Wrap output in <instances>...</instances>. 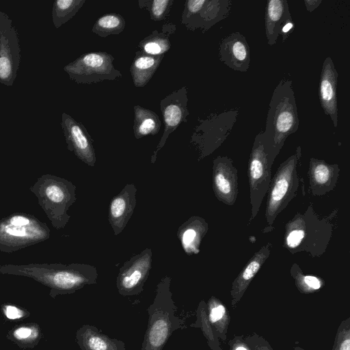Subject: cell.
Segmentation results:
<instances>
[{"label":"cell","mask_w":350,"mask_h":350,"mask_svg":"<svg viewBox=\"0 0 350 350\" xmlns=\"http://www.w3.org/2000/svg\"><path fill=\"white\" fill-rule=\"evenodd\" d=\"M0 273L24 276L47 286L49 295H69L86 285L96 284L98 272L91 265L72 263H30L0 265Z\"/></svg>","instance_id":"6da1fadb"},{"label":"cell","mask_w":350,"mask_h":350,"mask_svg":"<svg viewBox=\"0 0 350 350\" xmlns=\"http://www.w3.org/2000/svg\"><path fill=\"white\" fill-rule=\"evenodd\" d=\"M336 214L320 217L310 204L304 213H297L285 226L284 247L293 254L306 252L313 257L323 255L333 233Z\"/></svg>","instance_id":"7a4b0ae2"},{"label":"cell","mask_w":350,"mask_h":350,"mask_svg":"<svg viewBox=\"0 0 350 350\" xmlns=\"http://www.w3.org/2000/svg\"><path fill=\"white\" fill-rule=\"evenodd\" d=\"M171 278L165 275L157 284L155 297L148 306V321L141 350H162L172 333L184 321L176 315L177 306L170 291Z\"/></svg>","instance_id":"3957f363"},{"label":"cell","mask_w":350,"mask_h":350,"mask_svg":"<svg viewBox=\"0 0 350 350\" xmlns=\"http://www.w3.org/2000/svg\"><path fill=\"white\" fill-rule=\"evenodd\" d=\"M299 125L292 81L283 78L273 92L263 133L274 148L280 151L286 138L297 131Z\"/></svg>","instance_id":"277c9868"},{"label":"cell","mask_w":350,"mask_h":350,"mask_svg":"<svg viewBox=\"0 0 350 350\" xmlns=\"http://www.w3.org/2000/svg\"><path fill=\"white\" fill-rule=\"evenodd\" d=\"M53 228H64L70 216L69 208L75 202L76 186L66 178L46 174L30 187Z\"/></svg>","instance_id":"5b68a950"},{"label":"cell","mask_w":350,"mask_h":350,"mask_svg":"<svg viewBox=\"0 0 350 350\" xmlns=\"http://www.w3.org/2000/svg\"><path fill=\"white\" fill-rule=\"evenodd\" d=\"M280 151L278 150L263 132L255 137L248 162L251 217L249 223L257 216L271 182V167Z\"/></svg>","instance_id":"8992f818"},{"label":"cell","mask_w":350,"mask_h":350,"mask_svg":"<svg viewBox=\"0 0 350 350\" xmlns=\"http://www.w3.org/2000/svg\"><path fill=\"white\" fill-rule=\"evenodd\" d=\"M47 224L34 215L14 213L0 219V252L12 253L49 239Z\"/></svg>","instance_id":"52a82bcc"},{"label":"cell","mask_w":350,"mask_h":350,"mask_svg":"<svg viewBox=\"0 0 350 350\" xmlns=\"http://www.w3.org/2000/svg\"><path fill=\"white\" fill-rule=\"evenodd\" d=\"M301 154L299 146L295 153L280 165L271 179L265 209L267 222L271 229L277 216L297 195L300 180L297 169Z\"/></svg>","instance_id":"ba28073f"},{"label":"cell","mask_w":350,"mask_h":350,"mask_svg":"<svg viewBox=\"0 0 350 350\" xmlns=\"http://www.w3.org/2000/svg\"><path fill=\"white\" fill-rule=\"evenodd\" d=\"M239 110L231 109L210 114L199 120L191 142L199 150V160L211 154L230 135L238 116Z\"/></svg>","instance_id":"9c48e42d"},{"label":"cell","mask_w":350,"mask_h":350,"mask_svg":"<svg viewBox=\"0 0 350 350\" xmlns=\"http://www.w3.org/2000/svg\"><path fill=\"white\" fill-rule=\"evenodd\" d=\"M113 60V56L107 52H90L66 65L64 70L70 79L79 84L113 81L122 77V73L115 68Z\"/></svg>","instance_id":"30bf717a"},{"label":"cell","mask_w":350,"mask_h":350,"mask_svg":"<svg viewBox=\"0 0 350 350\" xmlns=\"http://www.w3.org/2000/svg\"><path fill=\"white\" fill-rule=\"evenodd\" d=\"M230 0H187L182 14V24L187 29L203 32L226 18L230 13Z\"/></svg>","instance_id":"8fae6325"},{"label":"cell","mask_w":350,"mask_h":350,"mask_svg":"<svg viewBox=\"0 0 350 350\" xmlns=\"http://www.w3.org/2000/svg\"><path fill=\"white\" fill-rule=\"evenodd\" d=\"M17 30L9 16L0 10V83L13 85L21 62Z\"/></svg>","instance_id":"7c38bea8"},{"label":"cell","mask_w":350,"mask_h":350,"mask_svg":"<svg viewBox=\"0 0 350 350\" xmlns=\"http://www.w3.org/2000/svg\"><path fill=\"white\" fill-rule=\"evenodd\" d=\"M152 250L146 248L126 260L119 269L116 286L120 295L133 296L144 291L152 267Z\"/></svg>","instance_id":"4fadbf2b"},{"label":"cell","mask_w":350,"mask_h":350,"mask_svg":"<svg viewBox=\"0 0 350 350\" xmlns=\"http://www.w3.org/2000/svg\"><path fill=\"white\" fill-rule=\"evenodd\" d=\"M188 100L187 89L185 86L172 92L161 100L160 107L163 118L164 129L163 135L151 157V163L156 161L158 152L164 146L170 135L182 122H187V116L189 115L187 108Z\"/></svg>","instance_id":"5bb4252c"},{"label":"cell","mask_w":350,"mask_h":350,"mask_svg":"<svg viewBox=\"0 0 350 350\" xmlns=\"http://www.w3.org/2000/svg\"><path fill=\"white\" fill-rule=\"evenodd\" d=\"M61 126L67 148L81 161L90 167L96 163L93 140L86 128L66 113L62 114Z\"/></svg>","instance_id":"9a60e30c"},{"label":"cell","mask_w":350,"mask_h":350,"mask_svg":"<svg viewBox=\"0 0 350 350\" xmlns=\"http://www.w3.org/2000/svg\"><path fill=\"white\" fill-rule=\"evenodd\" d=\"M213 189L219 201L234 205L238 196V174L233 161L227 156H218L213 161Z\"/></svg>","instance_id":"2e32d148"},{"label":"cell","mask_w":350,"mask_h":350,"mask_svg":"<svg viewBox=\"0 0 350 350\" xmlns=\"http://www.w3.org/2000/svg\"><path fill=\"white\" fill-rule=\"evenodd\" d=\"M219 60L235 71H247L250 64V49L246 38L233 32L224 38L219 47Z\"/></svg>","instance_id":"e0dca14e"},{"label":"cell","mask_w":350,"mask_h":350,"mask_svg":"<svg viewBox=\"0 0 350 350\" xmlns=\"http://www.w3.org/2000/svg\"><path fill=\"white\" fill-rule=\"evenodd\" d=\"M338 73L332 58L328 56L323 63L319 84V97L324 113L330 117L334 127L338 126Z\"/></svg>","instance_id":"ac0fdd59"},{"label":"cell","mask_w":350,"mask_h":350,"mask_svg":"<svg viewBox=\"0 0 350 350\" xmlns=\"http://www.w3.org/2000/svg\"><path fill=\"white\" fill-rule=\"evenodd\" d=\"M137 189L128 183L110 201L108 220L115 235L120 234L131 219L136 206Z\"/></svg>","instance_id":"d6986e66"},{"label":"cell","mask_w":350,"mask_h":350,"mask_svg":"<svg viewBox=\"0 0 350 350\" xmlns=\"http://www.w3.org/2000/svg\"><path fill=\"white\" fill-rule=\"evenodd\" d=\"M340 174L337 164H329L324 160L311 158L308 176L310 190L313 196H323L334 189Z\"/></svg>","instance_id":"ffe728a7"},{"label":"cell","mask_w":350,"mask_h":350,"mask_svg":"<svg viewBox=\"0 0 350 350\" xmlns=\"http://www.w3.org/2000/svg\"><path fill=\"white\" fill-rule=\"evenodd\" d=\"M293 21L286 0L267 1L265 14V35L270 46L275 44L280 35L282 28Z\"/></svg>","instance_id":"44dd1931"},{"label":"cell","mask_w":350,"mask_h":350,"mask_svg":"<svg viewBox=\"0 0 350 350\" xmlns=\"http://www.w3.org/2000/svg\"><path fill=\"white\" fill-rule=\"evenodd\" d=\"M76 341L81 350H126L122 340L110 338L90 324H84L77 329Z\"/></svg>","instance_id":"7402d4cb"},{"label":"cell","mask_w":350,"mask_h":350,"mask_svg":"<svg viewBox=\"0 0 350 350\" xmlns=\"http://www.w3.org/2000/svg\"><path fill=\"white\" fill-rule=\"evenodd\" d=\"M208 230V223L200 216H191L179 227L177 236L187 255L200 252L202 240Z\"/></svg>","instance_id":"603a6c76"},{"label":"cell","mask_w":350,"mask_h":350,"mask_svg":"<svg viewBox=\"0 0 350 350\" xmlns=\"http://www.w3.org/2000/svg\"><path fill=\"white\" fill-rule=\"evenodd\" d=\"M164 55H152L139 50L130 67L133 82L136 88H143L147 85L156 72L162 62Z\"/></svg>","instance_id":"cb8c5ba5"},{"label":"cell","mask_w":350,"mask_h":350,"mask_svg":"<svg viewBox=\"0 0 350 350\" xmlns=\"http://www.w3.org/2000/svg\"><path fill=\"white\" fill-rule=\"evenodd\" d=\"M176 31V25L165 23L163 25L161 31L154 30L149 36L141 40L138 46L144 53L152 55H165L171 47L170 36Z\"/></svg>","instance_id":"d4e9b609"},{"label":"cell","mask_w":350,"mask_h":350,"mask_svg":"<svg viewBox=\"0 0 350 350\" xmlns=\"http://www.w3.org/2000/svg\"><path fill=\"white\" fill-rule=\"evenodd\" d=\"M42 334L37 323H25L14 325L10 329L6 338L23 349H33L38 345Z\"/></svg>","instance_id":"484cf974"},{"label":"cell","mask_w":350,"mask_h":350,"mask_svg":"<svg viewBox=\"0 0 350 350\" xmlns=\"http://www.w3.org/2000/svg\"><path fill=\"white\" fill-rule=\"evenodd\" d=\"M133 133L137 139L146 135H155L161 129V122L159 116L154 111L139 105H135Z\"/></svg>","instance_id":"4316f807"},{"label":"cell","mask_w":350,"mask_h":350,"mask_svg":"<svg viewBox=\"0 0 350 350\" xmlns=\"http://www.w3.org/2000/svg\"><path fill=\"white\" fill-rule=\"evenodd\" d=\"M272 245L270 243L262 246L247 261V264L241 271L237 279L234 282V286L238 291L244 289L250 280L258 273L264 262L270 255Z\"/></svg>","instance_id":"83f0119b"},{"label":"cell","mask_w":350,"mask_h":350,"mask_svg":"<svg viewBox=\"0 0 350 350\" xmlns=\"http://www.w3.org/2000/svg\"><path fill=\"white\" fill-rule=\"evenodd\" d=\"M124 17L118 13H109L99 17L94 24L92 31L101 38L118 35L125 28Z\"/></svg>","instance_id":"f1b7e54d"},{"label":"cell","mask_w":350,"mask_h":350,"mask_svg":"<svg viewBox=\"0 0 350 350\" xmlns=\"http://www.w3.org/2000/svg\"><path fill=\"white\" fill-rule=\"evenodd\" d=\"M85 0H56L52 8V21L55 28L67 23L79 12Z\"/></svg>","instance_id":"f546056e"},{"label":"cell","mask_w":350,"mask_h":350,"mask_svg":"<svg viewBox=\"0 0 350 350\" xmlns=\"http://www.w3.org/2000/svg\"><path fill=\"white\" fill-rule=\"evenodd\" d=\"M139 6L149 11L150 19L154 21L165 20L169 14L174 0L139 1Z\"/></svg>","instance_id":"4dcf8cb0"},{"label":"cell","mask_w":350,"mask_h":350,"mask_svg":"<svg viewBox=\"0 0 350 350\" xmlns=\"http://www.w3.org/2000/svg\"><path fill=\"white\" fill-rule=\"evenodd\" d=\"M1 312L4 318L10 321H21L30 316L27 309L11 303L1 304Z\"/></svg>","instance_id":"1f68e13d"},{"label":"cell","mask_w":350,"mask_h":350,"mask_svg":"<svg viewBox=\"0 0 350 350\" xmlns=\"http://www.w3.org/2000/svg\"><path fill=\"white\" fill-rule=\"evenodd\" d=\"M225 313V308L222 306H217L211 310L209 319L212 323H215L220 320Z\"/></svg>","instance_id":"d6a6232c"},{"label":"cell","mask_w":350,"mask_h":350,"mask_svg":"<svg viewBox=\"0 0 350 350\" xmlns=\"http://www.w3.org/2000/svg\"><path fill=\"white\" fill-rule=\"evenodd\" d=\"M303 280L308 287L312 289H319L321 285L319 279L313 275H304Z\"/></svg>","instance_id":"836d02e7"},{"label":"cell","mask_w":350,"mask_h":350,"mask_svg":"<svg viewBox=\"0 0 350 350\" xmlns=\"http://www.w3.org/2000/svg\"><path fill=\"white\" fill-rule=\"evenodd\" d=\"M293 21L286 23L281 29L280 35L282 36V42L285 41L290 36L294 29Z\"/></svg>","instance_id":"e575fe53"},{"label":"cell","mask_w":350,"mask_h":350,"mask_svg":"<svg viewBox=\"0 0 350 350\" xmlns=\"http://www.w3.org/2000/svg\"><path fill=\"white\" fill-rule=\"evenodd\" d=\"M306 8L309 12H313L322 3L321 0H305Z\"/></svg>","instance_id":"d590c367"},{"label":"cell","mask_w":350,"mask_h":350,"mask_svg":"<svg viewBox=\"0 0 350 350\" xmlns=\"http://www.w3.org/2000/svg\"><path fill=\"white\" fill-rule=\"evenodd\" d=\"M339 350H350V340L349 338L342 342Z\"/></svg>","instance_id":"8d00e7d4"},{"label":"cell","mask_w":350,"mask_h":350,"mask_svg":"<svg viewBox=\"0 0 350 350\" xmlns=\"http://www.w3.org/2000/svg\"><path fill=\"white\" fill-rule=\"evenodd\" d=\"M236 350H247V349L244 347H238Z\"/></svg>","instance_id":"74e56055"}]
</instances>
